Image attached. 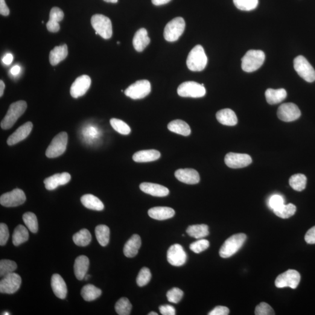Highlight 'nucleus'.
<instances>
[{"label": "nucleus", "mask_w": 315, "mask_h": 315, "mask_svg": "<svg viewBox=\"0 0 315 315\" xmlns=\"http://www.w3.org/2000/svg\"><path fill=\"white\" fill-rule=\"evenodd\" d=\"M208 61L204 50L200 45L195 46L189 52L186 64L192 71H201L206 68Z\"/></svg>", "instance_id": "1"}, {"label": "nucleus", "mask_w": 315, "mask_h": 315, "mask_svg": "<svg viewBox=\"0 0 315 315\" xmlns=\"http://www.w3.org/2000/svg\"><path fill=\"white\" fill-rule=\"evenodd\" d=\"M27 104L24 101H19L12 104L8 112L1 122V127L4 130L10 129L20 116L25 112Z\"/></svg>", "instance_id": "2"}, {"label": "nucleus", "mask_w": 315, "mask_h": 315, "mask_svg": "<svg viewBox=\"0 0 315 315\" xmlns=\"http://www.w3.org/2000/svg\"><path fill=\"white\" fill-rule=\"evenodd\" d=\"M265 60L264 52L259 50H250L242 58V69L244 71L252 72L258 70Z\"/></svg>", "instance_id": "3"}, {"label": "nucleus", "mask_w": 315, "mask_h": 315, "mask_svg": "<svg viewBox=\"0 0 315 315\" xmlns=\"http://www.w3.org/2000/svg\"><path fill=\"white\" fill-rule=\"evenodd\" d=\"M245 233L233 235L225 241L220 250V255L223 258H228L238 252L246 241Z\"/></svg>", "instance_id": "4"}, {"label": "nucleus", "mask_w": 315, "mask_h": 315, "mask_svg": "<svg viewBox=\"0 0 315 315\" xmlns=\"http://www.w3.org/2000/svg\"><path fill=\"white\" fill-rule=\"evenodd\" d=\"M90 22L95 34L100 35L105 39H109L112 36V25L109 18L101 14L93 16Z\"/></svg>", "instance_id": "5"}, {"label": "nucleus", "mask_w": 315, "mask_h": 315, "mask_svg": "<svg viewBox=\"0 0 315 315\" xmlns=\"http://www.w3.org/2000/svg\"><path fill=\"white\" fill-rule=\"evenodd\" d=\"M185 21L182 17H176L166 24L163 36L168 42H173L179 39L185 31Z\"/></svg>", "instance_id": "6"}, {"label": "nucleus", "mask_w": 315, "mask_h": 315, "mask_svg": "<svg viewBox=\"0 0 315 315\" xmlns=\"http://www.w3.org/2000/svg\"><path fill=\"white\" fill-rule=\"evenodd\" d=\"M177 93L182 97L201 98L206 95V90L204 84L194 81H187L180 84L177 88Z\"/></svg>", "instance_id": "7"}, {"label": "nucleus", "mask_w": 315, "mask_h": 315, "mask_svg": "<svg viewBox=\"0 0 315 315\" xmlns=\"http://www.w3.org/2000/svg\"><path fill=\"white\" fill-rule=\"evenodd\" d=\"M68 142V134L66 132L58 134L52 139L46 151V156L49 158H54L61 156L66 151Z\"/></svg>", "instance_id": "8"}, {"label": "nucleus", "mask_w": 315, "mask_h": 315, "mask_svg": "<svg viewBox=\"0 0 315 315\" xmlns=\"http://www.w3.org/2000/svg\"><path fill=\"white\" fill-rule=\"evenodd\" d=\"M295 70L300 77L308 83L315 81V70L309 61L302 55H299L294 60Z\"/></svg>", "instance_id": "9"}, {"label": "nucleus", "mask_w": 315, "mask_h": 315, "mask_svg": "<svg viewBox=\"0 0 315 315\" xmlns=\"http://www.w3.org/2000/svg\"><path fill=\"white\" fill-rule=\"evenodd\" d=\"M151 86L148 80H142L131 84L125 90V95L133 99H142L150 93Z\"/></svg>", "instance_id": "10"}, {"label": "nucleus", "mask_w": 315, "mask_h": 315, "mask_svg": "<svg viewBox=\"0 0 315 315\" xmlns=\"http://www.w3.org/2000/svg\"><path fill=\"white\" fill-rule=\"evenodd\" d=\"M300 280V274L297 271L288 270L277 277L275 285L279 288L288 287L296 289L298 286Z\"/></svg>", "instance_id": "11"}, {"label": "nucleus", "mask_w": 315, "mask_h": 315, "mask_svg": "<svg viewBox=\"0 0 315 315\" xmlns=\"http://www.w3.org/2000/svg\"><path fill=\"white\" fill-rule=\"evenodd\" d=\"M22 279L19 274L12 273L2 277L0 281V292L2 294H13L18 291Z\"/></svg>", "instance_id": "12"}, {"label": "nucleus", "mask_w": 315, "mask_h": 315, "mask_svg": "<svg viewBox=\"0 0 315 315\" xmlns=\"http://www.w3.org/2000/svg\"><path fill=\"white\" fill-rule=\"evenodd\" d=\"M26 199L25 192L21 189H15L1 195L0 203L4 207H14L21 205L25 202Z\"/></svg>", "instance_id": "13"}, {"label": "nucleus", "mask_w": 315, "mask_h": 315, "mask_svg": "<svg viewBox=\"0 0 315 315\" xmlns=\"http://www.w3.org/2000/svg\"><path fill=\"white\" fill-rule=\"evenodd\" d=\"M301 115L300 111L296 104L285 103L280 106L277 111V116L281 121L291 122L296 121Z\"/></svg>", "instance_id": "14"}, {"label": "nucleus", "mask_w": 315, "mask_h": 315, "mask_svg": "<svg viewBox=\"0 0 315 315\" xmlns=\"http://www.w3.org/2000/svg\"><path fill=\"white\" fill-rule=\"evenodd\" d=\"M225 163L230 168L246 167L252 162V158L246 154L229 153L225 157Z\"/></svg>", "instance_id": "15"}, {"label": "nucleus", "mask_w": 315, "mask_h": 315, "mask_svg": "<svg viewBox=\"0 0 315 315\" xmlns=\"http://www.w3.org/2000/svg\"><path fill=\"white\" fill-rule=\"evenodd\" d=\"M186 259V253L180 245L175 244L169 247L167 252V260L171 265L182 266L185 264Z\"/></svg>", "instance_id": "16"}, {"label": "nucleus", "mask_w": 315, "mask_h": 315, "mask_svg": "<svg viewBox=\"0 0 315 315\" xmlns=\"http://www.w3.org/2000/svg\"><path fill=\"white\" fill-rule=\"evenodd\" d=\"M91 80L88 75H83L78 77L72 84L70 93L72 97L78 98L86 94L89 89Z\"/></svg>", "instance_id": "17"}, {"label": "nucleus", "mask_w": 315, "mask_h": 315, "mask_svg": "<svg viewBox=\"0 0 315 315\" xmlns=\"http://www.w3.org/2000/svg\"><path fill=\"white\" fill-rule=\"evenodd\" d=\"M175 176L180 182L189 185H195L200 182L199 174L193 169H180L175 173Z\"/></svg>", "instance_id": "18"}, {"label": "nucleus", "mask_w": 315, "mask_h": 315, "mask_svg": "<svg viewBox=\"0 0 315 315\" xmlns=\"http://www.w3.org/2000/svg\"><path fill=\"white\" fill-rule=\"evenodd\" d=\"M71 180V175L67 172L62 174H56L50 176L44 180L45 188L48 191H52L58 186L66 185Z\"/></svg>", "instance_id": "19"}, {"label": "nucleus", "mask_w": 315, "mask_h": 315, "mask_svg": "<svg viewBox=\"0 0 315 315\" xmlns=\"http://www.w3.org/2000/svg\"><path fill=\"white\" fill-rule=\"evenodd\" d=\"M32 128H33V124L30 122H26V123L22 125L9 137L7 140L8 145H14L25 139L31 133Z\"/></svg>", "instance_id": "20"}, {"label": "nucleus", "mask_w": 315, "mask_h": 315, "mask_svg": "<svg viewBox=\"0 0 315 315\" xmlns=\"http://www.w3.org/2000/svg\"><path fill=\"white\" fill-rule=\"evenodd\" d=\"M140 189L145 193L156 197H165L169 193V189L166 187L153 183H142L140 185Z\"/></svg>", "instance_id": "21"}, {"label": "nucleus", "mask_w": 315, "mask_h": 315, "mask_svg": "<svg viewBox=\"0 0 315 315\" xmlns=\"http://www.w3.org/2000/svg\"><path fill=\"white\" fill-rule=\"evenodd\" d=\"M64 13L58 7H53L50 13V18L46 24L47 29L49 32L55 33L60 30L59 22L64 18Z\"/></svg>", "instance_id": "22"}, {"label": "nucleus", "mask_w": 315, "mask_h": 315, "mask_svg": "<svg viewBox=\"0 0 315 315\" xmlns=\"http://www.w3.org/2000/svg\"><path fill=\"white\" fill-rule=\"evenodd\" d=\"M51 286L55 296L61 299H65L67 287L65 281L59 274H54L52 277Z\"/></svg>", "instance_id": "23"}, {"label": "nucleus", "mask_w": 315, "mask_h": 315, "mask_svg": "<svg viewBox=\"0 0 315 315\" xmlns=\"http://www.w3.org/2000/svg\"><path fill=\"white\" fill-rule=\"evenodd\" d=\"M141 245V240L140 236L137 234L133 235L124 245V255L127 258H134L138 253Z\"/></svg>", "instance_id": "24"}, {"label": "nucleus", "mask_w": 315, "mask_h": 315, "mask_svg": "<svg viewBox=\"0 0 315 315\" xmlns=\"http://www.w3.org/2000/svg\"><path fill=\"white\" fill-rule=\"evenodd\" d=\"M148 215L152 218L157 220H165L174 217L175 210L170 207H156L148 210Z\"/></svg>", "instance_id": "25"}, {"label": "nucleus", "mask_w": 315, "mask_h": 315, "mask_svg": "<svg viewBox=\"0 0 315 315\" xmlns=\"http://www.w3.org/2000/svg\"><path fill=\"white\" fill-rule=\"evenodd\" d=\"M150 43V38L148 36L147 31L145 28L140 29L133 37V44L137 52H141Z\"/></svg>", "instance_id": "26"}, {"label": "nucleus", "mask_w": 315, "mask_h": 315, "mask_svg": "<svg viewBox=\"0 0 315 315\" xmlns=\"http://www.w3.org/2000/svg\"><path fill=\"white\" fill-rule=\"evenodd\" d=\"M89 265V259L86 256H80L75 259L74 269V273L78 280H83L87 275Z\"/></svg>", "instance_id": "27"}, {"label": "nucleus", "mask_w": 315, "mask_h": 315, "mask_svg": "<svg viewBox=\"0 0 315 315\" xmlns=\"http://www.w3.org/2000/svg\"><path fill=\"white\" fill-rule=\"evenodd\" d=\"M216 118L221 124L228 126H233L238 123V118L233 111L230 109H224L218 111Z\"/></svg>", "instance_id": "28"}, {"label": "nucleus", "mask_w": 315, "mask_h": 315, "mask_svg": "<svg viewBox=\"0 0 315 315\" xmlns=\"http://www.w3.org/2000/svg\"><path fill=\"white\" fill-rule=\"evenodd\" d=\"M160 153L156 150H142L133 155V159L136 162H148L158 159Z\"/></svg>", "instance_id": "29"}, {"label": "nucleus", "mask_w": 315, "mask_h": 315, "mask_svg": "<svg viewBox=\"0 0 315 315\" xmlns=\"http://www.w3.org/2000/svg\"><path fill=\"white\" fill-rule=\"evenodd\" d=\"M68 55V48L67 45L55 46L49 54L50 63L52 66H56L64 60Z\"/></svg>", "instance_id": "30"}, {"label": "nucleus", "mask_w": 315, "mask_h": 315, "mask_svg": "<svg viewBox=\"0 0 315 315\" xmlns=\"http://www.w3.org/2000/svg\"><path fill=\"white\" fill-rule=\"evenodd\" d=\"M287 92L284 89H267L265 92V98L270 105L278 104L287 97Z\"/></svg>", "instance_id": "31"}, {"label": "nucleus", "mask_w": 315, "mask_h": 315, "mask_svg": "<svg viewBox=\"0 0 315 315\" xmlns=\"http://www.w3.org/2000/svg\"><path fill=\"white\" fill-rule=\"evenodd\" d=\"M169 131L184 136H188L191 133V127L186 122L182 120H175L168 125Z\"/></svg>", "instance_id": "32"}, {"label": "nucleus", "mask_w": 315, "mask_h": 315, "mask_svg": "<svg viewBox=\"0 0 315 315\" xmlns=\"http://www.w3.org/2000/svg\"><path fill=\"white\" fill-rule=\"evenodd\" d=\"M82 204L86 208L95 210V211H102L104 209V204L97 197L92 194H85L81 198Z\"/></svg>", "instance_id": "33"}, {"label": "nucleus", "mask_w": 315, "mask_h": 315, "mask_svg": "<svg viewBox=\"0 0 315 315\" xmlns=\"http://www.w3.org/2000/svg\"><path fill=\"white\" fill-rule=\"evenodd\" d=\"M81 296L86 301H92L101 296L102 291L95 285L88 284L82 288L81 292Z\"/></svg>", "instance_id": "34"}, {"label": "nucleus", "mask_w": 315, "mask_h": 315, "mask_svg": "<svg viewBox=\"0 0 315 315\" xmlns=\"http://www.w3.org/2000/svg\"><path fill=\"white\" fill-rule=\"evenodd\" d=\"M186 232L191 237L195 239L203 238L209 235V227L206 224L193 225L188 228Z\"/></svg>", "instance_id": "35"}, {"label": "nucleus", "mask_w": 315, "mask_h": 315, "mask_svg": "<svg viewBox=\"0 0 315 315\" xmlns=\"http://www.w3.org/2000/svg\"><path fill=\"white\" fill-rule=\"evenodd\" d=\"M29 239V232L27 229L22 226L19 225L15 229L13 235V243L16 246H19Z\"/></svg>", "instance_id": "36"}, {"label": "nucleus", "mask_w": 315, "mask_h": 315, "mask_svg": "<svg viewBox=\"0 0 315 315\" xmlns=\"http://www.w3.org/2000/svg\"><path fill=\"white\" fill-rule=\"evenodd\" d=\"M95 235L99 244L106 246L110 240V229L105 225H99L95 228Z\"/></svg>", "instance_id": "37"}, {"label": "nucleus", "mask_w": 315, "mask_h": 315, "mask_svg": "<svg viewBox=\"0 0 315 315\" xmlns=\"http://www.w3.org/2000/svg\"><path fill=\"white\" fill-rule=\"evenodd\" d=\"M72 239L77 246L85 247L88 246L91 242L92 236L88 230L83 229L75 233Z\"/></svg>", "instance_id": "38"}, {"label": "nucleus", "mask_w": 315, "mask_h": 315, "mask_svg": "<svg viewBox=\"0 0 315 315\" xmlns=\"http://www.w3.org/2000/svg\"><path fill=\"white\" fill-rule=\"evenodd\" d=\"M307 179L304 175L296 174L293 175L289 180V183L295 191L301 192L306 188Z\"/></svg>", "instance_id": "39"}, {"label": "nucleus", "mask_w": 315, "mask_h": 315, "mask_svg": "<svg viewBox=\"0 0 315 315\" xmlns=\"http://www.w3.org/2000/svg\"><path fill=\"white\" fill-rule=\"evenodd\" d=\"M296 206L294 205L293 204L290 203L287 204V205L284 204L280 208L273 210V211L274 214L278 216L279 217L287 219L294 215L296 212Z\"/></svg>", "instance_id": "40"}, {"label": "nucleus", "mask_w": 315, "mask_h": 315, "mask_svg": "<svg viewBox=\"0 0 315 315\" xmlns=\"http://www.w3.org/2000/svg\"><path fill=\"white\" fill-rule=\"evenodd\" d=\"M132 309L129 300L127 298H122L115 305V310L119 315H128Z\"/></svg>", "instance_id": "41"}, {"label": "nucleus", "mask_w": 315, "mask_h": 315, "mask_svg": "<svg viewBox=\"0 0 315 315\" xmlns=\"http://www.w3.org/2000/svg\"><path fill=\"white\" fill-rule=\"evenodd\" d=\"M23 221L28 228L32 233H36L38 230V222L36 215L33 212H28L23 215Z\"/></svg>", "instance_id": "42"}, {"label": "nucleus", "mask_w": 315, "mask_h": 315, "mask_svg": "<svg viewBox=\"0 0 315 315\" xmlns=\"http://www.w3.org/2000/svg\"><path fill=\"white\" fill-rule=\"evenodd\" d=\"M110 123L114 130L122 135H128L131 132L129 125L122 120L115 118L111 119Z\"/></svg>", "instance_id": "43"}, {"label": "nucleus", "mask_w": 315, "mask_h": 315, "mask_svg": "<svg viewBox=\"0 0 315 315\" xmlns=\"http://www.w3.org/2000/svg\"><path fill=\"white\" fill-rule=\"evenodd\" d=\"M17 268V264L14 261L7 259L1 260L0 261V276L3 277L14 273Z\"/></svg>", "instance_id": "44"}, {"label": "nucleus", "mask_w": 315, "mask_h": 315, "mask_svg": "<svg viewBox=\"0 0 315 315\" xmlns=\"http://www.w3.org/2000/svg\"><path fill=\"white\" fill-rule=\"evenodd\" d=\"M235 7L239 10L249 11L258 7L259 0H233Z\"/></svg>", "instance_id": "45"}, {"label": "nucleus", "mask_w": 315, "mask_h": 315, "mask_svg": "<svg viewBox=\"0 0 315 315\" xmlns=\"http://www.w3.org/2000/svg\"><path fill=\"white\" fill-rule=\"evenodd\" d=\"M151 273L150 269L143 267L137 277V284L139 287H143L150 282L151 279Z\"/></svg>", "instance_id": "46"}, {"label": "nucleus", "mask_w": 315, "mask_h": 315, "mask_svg": "<svg viewBox=\"0 0 315 315\" xmlns=\"http://www.w3.org/2000/svg\"><path fill=\"white\" fill-rule=\"evenodd\" d=\"M210 242L206 239H201L196 242H192L190 245V249L195 253H200L208 249Z\"/></svg>", "instance_id": "47"}, {"label": "nucleus", "mask_w": 315, "mask_h": 315, "mask_svg": "<svg viewBox=\"0 0 315 315\" xmlns=\"http://www.w3.org/2000/svg\"><path fill=\"white\" fill-rule=\"evenodd\" d=\"M183 296V292L178 288H172L166 294L168 301L174 303H179Z\"/></svg>", "instance_id": "48"}, {"label": "nucleus", "mask_w": 315, "mask_h": 315, "mask_svg": "<svg viewBox=\"0 0 315 315\" xmlns=\"http://www.w3.org/2000/svg\"><path fill=\"white\" fill-rule=\"evenodd\" d=\"M256 315H273L275 314L272 308L265 302H262L256 306L255 311Z\"/></svg>", "instance_id": "49"}, {"label": "nucleus", "mask_w": 315, "mask_h": 315, "mask_svg": "<svg viewBox=\"0 0 315 315\" xmlns=\"http://www.w3.org/2000/svg\"><path fill=\"white\" fill-rule=\"evenodd\" d=\"M284 204V198L281 195L279 194H274L270 198L268 201V205L270 208L273 210H275L280 208Z\"/></svg>", "instance_id": "50"}, {"label": "nucleus", "mask_w": 315, "mask_h": 315, "mask_svg": "<svg viewBox=\"0 0 315 315\" xmlns=\"http://www.w3.org/2000/svg\"><path fill=\"white\" fill-rule=\"evenodd\" d=\"M9 233L8 228L5 224L1 223L0 224V245L1 246H4L8 240Z\"/></svg>", "instance_id": "51"}, {"label": "nucleus", "mask_w": 315, "mask_h": 315, "mask_svg": "<svg viewBox=\"0 0 315 315\" xmlns=\"http://www.w3.org/2000/svg\"><path fill=\"white\" fill-rule=\"evenodd\" d=\"M229 314V309L226 306H218L209 313V315H228Z\"/></svg>", "instance_id": "52"}, {"label": "nucleus", "mask_w": 315, "mask_h": 315, "mask_svg": "<svg viewBox=\"0 0 315 315\" xmlns=\"http://www.w3.org/2000/svg\"><path fill=\"white\" fill-rule=\"evenodd\" d=\"M160 313L163 315H175L176 310L174 306L170 305H165L159 306Z\"/></svg>", "instance_id": "53"}, {"label": "nucleus", "mask_w": 315, "mask_h": 315, "mask_svg": "<svg viewBox=\"0 0 315 315\" xmlns=\"http://www.w3.org/2000/svg\"><path fill=\"white\" fill-rule=\"evenodd\" d=\"M305 240L306 242V243L309 244H315V226L311 228L306 232L305 236Z\"/></svg>", "instance_id": "54"}, {"label": "nucleus", "mask_w": 315, "mask_h": 315, "mask_svg": "<svg viewBox=\"0 0 315 315\" xmlns=\"http://www.w3.org/2000/svg\"><path fill=\"white\" fill-rule=\"evenodd\" d=\"M0 14L4 16H8L10 14V10L6 5L5 0H0Z\"/></svg>", "instance_id": "55"}, {"label": "nucleus", "mask_w": 315, "mask_h": 315, "mask_svg": "<svg viewBox=\"0 0 315 315\" xmlns=\"http://www.w3.org/2000/svg\"><path fill=\"white\" fill-rule=\"evenodd\" d=\"M13 55L11 53L6 54L2 58V62L6 64V65H10V64L13 62Z\"/></svg>", "instance_id": "56"}, {"label": "nucleus", "mask_w": 315, "mask_h": 315, "mask_svg": "<svg viewBox=\"0 0 315 315\" xmlns=\"http://www.w3.org/2000/svg\"><path fill=\"white\" fill-rule=\"evenodd\" d=\"M171 0H152V2L155 5H162L168 4Z\"/></svg>", "instance_id": "57"}, {"label": "nucleus", "mask_w": 315, "mask_h": 315, "mask_svg": "<svg viewBox=\"0 0 315 315\" xmlns=\"http://www.w3.org/2000/svg\"><path fill=\"white\" fill-rule=\"evenodd\" d=\"M20 71V67L19 66H15L11 70V73L14 75L19 74Z\"/></svg>", "instance_id": "58"}, {"label": "nucleus", "mask_w": 315, "mask_h": 315, "mask_svg": "<svg viewBox=\"0 0 315 315\" xmlns=\"http://www.w3.org/2000/svg\"><path fill=\"white\" fill-rule=\"evenodd\" d=\"M5 89V84L2 80L0 81V96L2 97Z\"/></svg>", "instance_id": "59"}, {"label": "nucleus", "mask_w": 315, "mask_h": 315, "mask_svg": "<svg viewBox=\"0 0 315 315\" xmlns=\"http://www.w3.org/2000/svg\"><path fill=\"white\" fill-rule=\"evenodd\" d=\"M104 1L107 2L116 3L118 2V0H104Z\"/></svg>", "instance_id": "60"}, {"label": "nucleus", "mask_w": 315, "mask_h": 315, "mask_svg": "<svg viewBox=\"0 0 315 315\" xmlns=\"http://www.w3.org/2000/svg\"><path fill=\"white\" fill-rule=\"evenodd\" d=\"M148 315H158V314L157 313H156V312H150V313Z\"/></svg>", "instance_id": "61"}, {"label": "nucleus", "mask_w": 315, "mask_h": 315, "mask_svg": "<svg viewBox=\"0 0 315 315\" xmlns=\"http://www.w3.org/2000/svg\"><path fill=\"white\" fill-rule=\"evenodd\" d=\"M90 275H88V274H87V275L85 276L84 279L88 280L90 278Z\"/></svg>", "instance_id": "62"}, {"label": "nucleus", "mask_w": 315, "mask_h": 315, "mask_svg": "<svg viewBox=\"0 0 315 315\" xmlns=\"http://www.w3.org/2000/svg\"><path fill=\"white\" fill-rule=\"evenodd\" d=\"M2 315H10V314H9L8 312H4V313L2 314Z\"/></svg>", "instance_id": "63"}, {"label": "nucleus", "mask_w": 315, "mask_h": 315, "mask_svg": "<svg viewBox=\"0 0 315 315\" xmlns=\"http://www.w3.org/2000/svg\"><path fill=\"white\" fill-rule=\"evenodd\" d=\"M117 43L120 44V43H121V42H117Z\"/></svg>", "instance_id": "64"}]
</instances>
